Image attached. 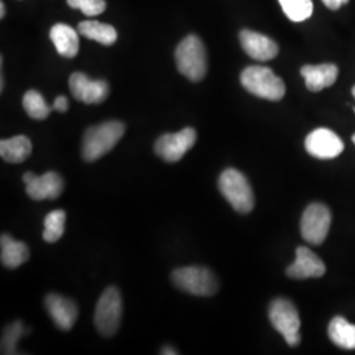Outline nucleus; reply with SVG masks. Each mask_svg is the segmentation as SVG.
<instances>
[{"label": "nucleus", "mask_w": 355, "mask_h": 355, "mask_svg": "<svg viewBox=\"0 0 355 355\" xmlns=\"http://www.w3.org/2000/svg\"><path fill=\"white\" fill-rule=\"evenodd\" d=\"M125 125L121 121H105L86 130L82 141V157L87 162L101 159L123 139Z\"/></svg>", "instance_id": "nucleus-1"}, {"label": "nucleus", "mask_w": 355, "mask_h": 355, "mask_svg": "<svg viewBox=\"0 0 355 355\" xmlns=\"http://www.w3.org/2000/svg\"><path fill=\"white\" fill-rule=\"evenodd\" d=\"M242 86L258 98L278 102L286 94L282 78L265 66H249L241 74Z\"/></svg>", "instance_id": "nucleus-2"}, {"label": "nucleus", "mask_w": 355, "mask_h": 355, "mask_svg": "<svg viewBox=\"0 0 355 355\" xmlns=\"http://www.w3.org/2000/svg\"><path fill=\"white\" fill-rule=\"evenodd\" d=\"M175 62L182 76L191 82H200L207 74V53L202 40L195 35L183 38L175 51Z\"/></svg>", "instance_id": "nucleus-3"}, {"label": "nucleus", "mask_w": 355, "mask_h": 355, "mask_svg": "<svg viewBox=\"0 0 355 355\" xmlns=\"http://www.w3.org/2000/svg\"><path fill=\"white\" fill-rule=\"evenodd\" d=\"M218 190L234 211L249 214L254 208V193L248 178L236 168H227L218 178Z\"/></svg>", "instance_id": "nucleus-4"}, {"label": "nucleus", "mask_w": 355, "mask_h": 355, "mask_svg": "<svg viewBox=\"0 0 355 355\" xmlns=\"http://www.w3.org/2000/svg\"><path fill=\"white\" fill-rule=\"evenodd\" d=\"M171 280L180 291L193 296H212L218 291L215 274L207 267L189 266L177 268Z\"/></svg>", "instance_id": "nucleus-5"}, {"label": "nucleus", "mask_w": 355, "mask_h": 355, "mask_svg": "<svg viewBox=\"0 0 355 355\" xmlns=\"http://www.w3.org/2000/svg\"><path fill=\"white\" fill-rule=\"evenodd\" d=\"M123 316V299L116 287H108L98 300L94 322L104 337H111L119 330Z\"/></svg>", "instance_id": "nucleus-6"}, {"label": "nucleus", "mask_w": 355, "mask_h": 355, "mask_svg": "<svg viewBox=\"0 0 355 355\" xmlns=\"http://www.w3.org/2000/svg\"><path fill=\"white\" fill-rule=\"evenodd\" d=\"M268 318L272 327L279 331L290 346L295 347L300 343V316L290 300H274L268 308Z\"/></svg>", "instance_id": "nucleus-7"}, {"label": "nucleus", "mask_w": 355, "mask_h": 355, "mask_svg": "<svg viewBox=\"0 0 355 355\" xmlns=\"http://www.w3.org/2000/svg\"><path fill=\"white\" fill-rule=\"evenodd\" d=\"M331 224L329 208L324 204L313 203L306 207L302 217L300 232L305 241L320 245L325 241Z\"/></svg>", "instance_id": "nucleus-8"}, {"label": "nucleus", "mask_w": 355, "mask_h": 355, "mask_svg": "<svg viewBox=\"0 0 355 355\" xmlns=\"http://www.w3.org/2000/svg\"><path fill=\"white\" fill-rule=\"evenodd\" d=\"M196 142V130L193 128H184L178 133H167L161 136L155 145V154L166 162L174 164L180 161Z\"/></svg>", "instance_id": "nucleus-9"}, {"label": "nucleus", "mask_w": 355, "mask_h": 355, "mask_svg": "<svg viewBox=\"0 0 355 355\" xmlns=\"http://www.w3.org/2000/svg\"><path fill=\"white\" fill-rule=\"evenodd\" d=\"M23 180L26 183V193L33 200H53L60 198L64 191V179L54 171H48L41 177L32 171H26Z\"/></svg>", "instance_id": "nucleus-10"}, {"label": "nucleus", "mask_w": 355, "mask_h": 355, "mask_svg": "<svg viewBox=\"0 0 355 355\" xmlns=\"http://www.w3.org/2000/svg\"><path fill=\"white\" fill-rule=\"evenodd\" d=\"M343 142L328 128H318L305 139V149L318 159H331L343 152Z\"/></svg>", "instance_id": "nucleus-11"}, {"label": "nucleus", "mask_w": 355, "mask_h": 355, "mask_svg": "<svg viewBox=\"0 0 355 355\" xmlns=\"http://www.w3.org/2000/svg\"><path fill=\"white\" fill-rule=\"evenodd\" d=\"M69 86L76 101L86 104L103 103L110 94V86L105 80L89 79L83 73H74L70 76Z\"/></svg>", "instance_id": "nucleus-12"}, {"label": "nucleus", "mask_w": 355, "mask_h": 355, "mask_svg": "<svg viewBox=\"0 0 355 355\" xmlns=\"http://www.w3.org/2000/svg\"><path fill=\"white\" fill-rule=\"evenodd\" d=\"M45 308L58 329H73L78 318V306L71 299L58 293H49L45 297Z\"/></svg>", "instance_id": "nucleus-13"}, {"label": "nucleus", "mask_w": 355, "mask_h": 355, "mask_svg": "<svg viewBox=\"0 0 355 355\" xmlns=\"http://www.w3.org/2000/svg\"><path fill=\"white\" fill-rule=\"evenodd\" d=\"M242 49L253 60L266 62L275 58L279 53V46L271 38L250 29H243L240 33Z\"/></svg>", "instance_id": "nucleus-14"}, {"label": "nucleus", "mask_w": 355, "mask_h": 355, "mask_svg": "<svg viewBox=\"0 0 355 355\" xmlns=\"http://www.w3.org/2000/svg\"><path fill=\"white\" fill-rule=\"evenodd\" d=\"M325 263L311 249L300 246L296 249V259L287 268V275L292 279L320 278L325 274Z\"/></svg>", "instance_id": "nucleus-15"}, {"label": "nucleus", "mask_w": 355, "mask_h": 355, "mask_svg": "<svg viewBox=\"0 0 355 355\" xmlns=\"http://www.w3.org/2000/svg\"><path fill=\"white\" fill-rule=\"evenodd\" d=\"M305 86L312 92H318L334 85L338 76V67L333 64H305L300 70Z\"/></svg>", "instance_id": "nucleus-16"}, {"label": "nucleus", "mask_w": 355, "mask_h": 355, "mask_svg": "<svg viewBox=\"0 0 355 355\" xmlns=\"http://www.w3.org/2000/svg\"><path fill=\"white\" fill-rule=\"evenodd\" d=\"M51 40L64 58H74L79 51V37L71 26L55 24L51 29Z\"/></svg>", "instance_id": "nucleus-17"}, {"label": "nucleus", "mask_w": 355, "mask_h": 355, "mask_svg": "<svg viewBox=\"0 0 355 355\" xmlns=\"http://www.w3.org/2000/svg\"><path fill=\"white\" fill-rule=\"evenodd\" d=\"M1 263L8 268H17L29 259V249L24 242L16 241L11 236L3 234L0 239Z\"/></svg>", "instance_id": "nucleus-18"}, {"label": "nucleus", "mask_w": 355, "mask_h": 355, "mask_svg": "<svg viewBox=\"0 0 355 355\" xmlns=\"http://www.w3.org/2000/svg\"><path fill=\"white\" fill-rule=\"evenodd\" d=\"M32 154V142L26 136L0 141V155L8 164H21Z\"/></svg>", "instance_id": "nucleus-19"}, {"label": "nucleus", "mask_w": 355, "mask_h": 355, "mask_svg": "<svg viewBox=\"0 0 355 355\" xmlns=\"http://www.w3.org/2000/svg\"><path fill=\"white\" fill-rule=\"evenodd\" d=\"M331 343L346 350L355 349V325L347 322L343 318H333L328 328Z\"/></svg>", "instance_id": "nucleus-20"}, {"label": "nucleus", "mask_w": 355, "mask_h": 355, "mask_svg": "<svg viewBox=\"0 0 355 355\" xmlns=\"http://www.w3.org/2000/svg\"><path fill=\"white\" fill-rule=\"evenodd\" d=\"M78 31L82 36L101 42L103 45H114L117 40V32L114 26L96 20L82 21L78 26Z\"/></svg>", "instance_id": "nucleus-21"}, {"label": "nucleus", "mask_w": 355, "mask_h": 355, "mask_svg": "<svg viewBox=\"0 0 355 355\" xmlns=\"http://www.w3.org/2000/svg\"><path fill=\"white\" fill-rule=\"evenodd\" d=\"M23 105H24L26 114L36 120L46 119L53 110V107L45 102L44 96L35 89H31L26 92V95L23 98Z\"/></svg>", "instance_id": "nucleus-22"}, {"label": "nucleus", "mask_w": 355, "mask_h": 355, "mask_svg": "<svg viewBox=\"0 0 355 355\" xmlns=\"http://www.w3.org/2000/svg\"><path fill=\"white\" fill-rule=\"evenodd\" d=\"M64 223L66 214L62 209H55L48 214L44 221V240L49 243L58 241L64 236Z\"/></svg>", "instance_id": "nucleus-23"}, {"label": "nucleus", "mask_w": 355, "mask_h": 355, "mask_svg": "<svg viewBox=\"0 0 355 355\" xmlns=\"http://www.w3.org/2000/svg\"><path fill=\"white\" fill-rule=\"evenodd\" d=\"M286 16L295 23L304 21L313 13L312 0H279Z\"/></svg>", "instance_id": "nucleus-24"}, {"label": "nucleus", "mask_w": 355, "mask_h": 355, "mask_svg": "<svg viewBox=\"0 0 355 355\" xmlns=\"http://www.w3.org/2000/svg\"><path fill=\"white\" fill-rule=\"evenodd\" d=\"M24 329L26 328L20 321H15L4 329L1 338V354H19L17 341L23 334H26Z\"/></svg>", "instance_id": "nucleus-25"}, {"label": "nucleus", "mask_w": 355, "mask_h": 355, "mask_svg": "<svg viewBox=\"0 0 355 355\" xmlns=\"http://www.w3.org/2000/svg\"><path fill=\"white\" fill-rule=\"evenodd\" d=\"M67 4L74 10H80L86 16H98L107 7L104 0H67Z\"/></svg>", "instance_id": "nucleus-26"}, {"label": "nucleus", "mask_w": 355, "mask_h": 355, "mask_svg": "<svg viewBox=\"0 0 355 355\" xmlns=\"http://www.w3.org/2000/svg\"><path fill=\"white\" fill-rule=\"evenodd\" d=\"M53 110H55L58 112H62V114L66 112L69 110V101H67V98L64 96V95L57 96L55 101L53 103Z\"/></svg>", "instance_id": "nucleus-27"}, {"label": "nucleus", "mask_w": 355, "mask_h": 355, "mask_svg": "<svg viewBox=\"0 0 355 355\" xmlns=\"http://www.w3.org/2000/svg\"><path fill=\"white\" fill-rule=\"evenodd\" d=\"M322 3L329 8V10H338L341 6H343V0H322Z\"/></svg>", "instance_id": "nucleus-28"}, {"label": "nucleus", "mask_w": 355, "mask_h": 355, "mask_svg": "<svg viewBox=\"0 0 355 355\" xmlns=\"http://www.w3.org/2000/svg\"><path fill=\"white\" fill-rule=\"evenodd\" d=\"M161 354L165 355H177L178 352L174 349V347H171V346H165L164 349H162V352H161Z\"/></svg>", "instance_id": "nucleus-29"}, {"label": "nucleus", "mask_w": 355, "mask_h": 355, "mask_svg": "<svg viewBox=\"0 0 355 355\" xmlns=\"http://www.w3.org/2000/svg\"><path fill=\"white\" fill-rule=\"evenodd\" d=\"M4 15H6V7H4V3L1 1V3H0V17L3 19Z\"/></svg>", "instance_id": "nucleus-30"}, {"label": "nucleus", "mask_w": 355, "mask_h": 355, "mask_svg": "<svg viewBox=\"0 0 355 355\" xmlns=\"http://www.w3.org/2000/svg\"><path fill=\"white\" fill-rule=\"evenodd\" d=\"M352 92H353V95H354V98H355V86L354 87H353V89H352ZM355 111V110H354Z\"/></svg>", "instance_id": "nucleus-31"}, {"label": "nucleus", "mask_w": 355, "mask_h": 355, "mask_svg": "<svg viewBox=\"0 0 355 355\" xmlns=\"http://www.w3.org/2000/svg\"><path fill=\"white\" fill-rule=\"evenodd\" d=\"M353 142H354V144H355V135H354V136H353Z\"/></svg>", "instance_id": "nucleus-32"}]
</instances>
